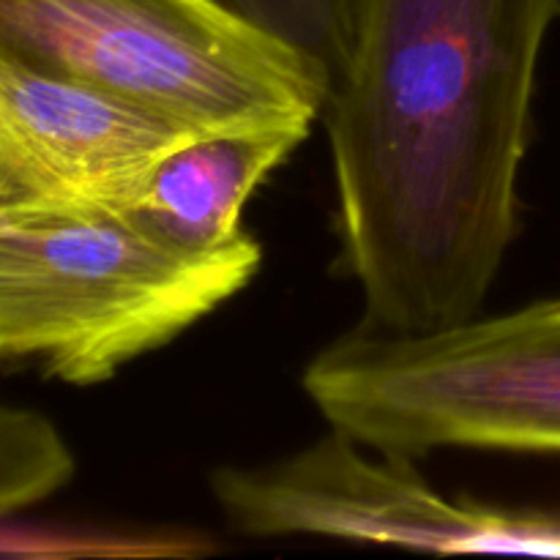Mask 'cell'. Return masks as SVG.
<instances>
[{
  "mask_svg": "<svg viewBox=\"0 0 560 560\" xmlns=\"http://www.w3.org/2000/svg\"><path fill=\"white\" fill-rule=\"evenodd\" d=\"M191 137L129 98L0 52V206L126 211L159 159Z\"/></svg>",
  "mask_w": 560,
  "mask_h": 560,
  "instance_id": "cell-6",
  "label": "cell"
},
{
  "mask_svg": "<svg viewBox=\"0 0 560 560\" xmlns=\"http://www.w3.org/2000/svg\"><path fill=\"white\" fill-rule=\"evenodd\" d=\"M560 0H353L323 115L342 255L370 320L479 315L517 235L536 74Z\"/></svg>",
  "mask_w": 560,
  "mask_h": 560,
  "instance_id": "cell-1",
  "label": "cell"
},
{
  "mask_svg": "<svg viewBox=\"0 0 560 560\" xmlns=\"http://www.w3.org/2000/svg\"><path fill=\"white\" fill-rule=\"evenodd\" d=\"M260 260L246 233L189 252L124 211L0 206V364L33 361L55 381L96 386L241 293Z\"/></svg>",
  "mask_w": 560,
  "mask_h": 560,
  "instance_id": "cell-2",
  "label": "cell"
},
{
  "mask_svg": "<svg viewBox=\"0 0 560 560\" xmlns=\"http://www.w3.org/2000/svg\"><path fill=\"white\" fill-rule=\"evenodd\" d=\"M331 430L312 446L213 474V498L249 536H323L427 552L560 558V514L454 501L413 457L375 452Z\"/></svg>",
  "mask_w": 560,
  "mask_h": 560,
  "instance_id": "cell-5",
  "label": "cell"
},
{
  "mask_svg": "<svg viewBox=\"0 0 560 560\" xmlns=\"http://www.w3.org/2000/svg\"><path fill=\"white\" fill-rule=\"evenodd\" d=\"M74 476V457L52 421L0 408V517L44 501Z\"/></svg>",
  "mask_w": 560,
  "mask_h": 560,
  "instance_id": "cell-8",
  "label": "cell"
},
{
  "mask_svg": "<svg viewBox=\"0 0 560 560\" xmlns=\"http://www.w3.org/2000/svg\"><path fill=\"white\" fill-rule=\"evenodd\" d=\"M0 52L197 135L312 126L331 93L306 55L219 0H0Z\"/></svg>",
  "mask_w": 560,
  "mask_h": 560,
  "instance_id": "cell-4",
  "label": "cell"
},
{
  "mask_svg": "<svg viewBox=\"0 0 560 560\" xmlns=\"http://www.w3.org/2000/svg\"><path fill=\"white\" fill-rule=\"evenodd\" d=\"M301 383L331 430L372 452L560 454V295L430 331L366 320Z\"/></svg>",
  "mask_w": 560,
  "mask_h": 560,
  "instance_id": "cell-3",
  "label": "cell"
},
{
  "mask_svg": "<svg viewBox=\"0 0 560 560\" xmlns=\"http://www.w3.org/2000/svg\"><path fill=\"white\" fill-rule=\"evenodd\" d=\"M310 124H262L197 135L164 153L126 217L153 238L208 252L244 235L257 186L310 137Z\"/></svg>",
  "mask_w": 560,
  "mask_h": 560,
  "instance_id": "cell-7",
  "label": "cell"
},
{
  "mask_svg": "<svg viewBox=\"0 0 560 560\" xmlns=\"http://www.w3.org/2000/svg\"><path fill=\"white\" fill-rule=\"evenodd\" d=\"M219 3L277 42L299 49L334 85L350 47L353 0H219Z\"/></svg>",
  "mask_w": 560,
  "mask_h": 560,
  "instance_id": "cell-9",
  "label": "cell"
}]
</instances>
